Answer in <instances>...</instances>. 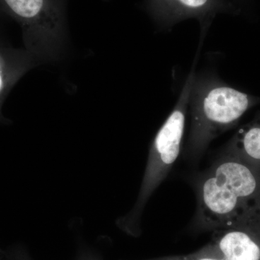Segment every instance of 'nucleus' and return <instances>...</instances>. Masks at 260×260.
I'll return each instance as SVG.
<instances>
[{"instance_id":"f257e3e1","label":"nucleus","mask_w":260,"mask_h":260,"mask_svg":"<svg viewBox=\"0 0 260 260\" xmlns=\"http://www.w3.org/2000/svg\"><path fill=\"white\" fill-rule=\"evenodd\" d=\"M197 210L196 233L234 229L245 216V201L257 191V179L245 164L225 153L192 179Z\"/></svg>"},{"instance_id":"f03ea898","label":"nucleus","mask_w":260,"mask_h":260,"mask_svg":"<svg viewBox=\"0 0 260 260\" xmlns=\"http://www.w3.org/2000/svg\"><path fill=\"white\" fill-rule=\"evenodd\" d=\"M194 83V75L191 74L177 105L159 129L150 147L136 203L128 214L116 220L117 226L132 237H138L141 234L140 219L145 205L168 177L180 153L186 111Z\"/></svg>"},{"instance_id":"7ed1b4c3","label":"nucleus","mask_w":260,"mask_h":260,"mask_svg":"<svg viewBox=\"0 0 260 260\" xmlns=\"http://www.w3.org/2000/svg\"><path fill=\"white\" fill-rule=\"evenodd\" d=\"M191 93V126L185 156L198 162L212 140L236 122L250 102L246 94L220 84L198 90L193 85Z\"/></svg>"},{"instance_id":"20e7f679","label":"nucleus","mask_w":260,"mask_h":260,"mask_svg":"<svg viewBox=\"0 0 260 260\" xmlns=\"http://www.w3.org/2000/svg\"><path fill=\"white\" fill-rule=\"evenodd\" d=\"M148 6L155 18L167 26L189 18L207 23L225 8L223 0H148Z\"/></svg>"},{"instance_id":"39448f33","label":"nucleus","mask_w":260,"mask_h":260,"mask_svg":"<svg viewBox=\"0 0 260 260\" xmlns=\"http://www.w3.org/2000/svg\"><path fill=\"white\" fill-rule=\"evenodd\" d=\"M202 249L224 260H260L259 243L244 231L234 229L213 232L211 240Z\"/></svg>"},{"instance_id":"423d86ee","label":"nucleus","mask_w":260,"mask_h":260,"mask_svg":"<svg viewBox=\"0 0 260 260\" xmlns=\"http://www.w3.org/2000/svg\"><path fill=\"white\" fill-rule=\"evenodd\" d=\"M17 18L39 25H55L61 18V0H2Z\"/></svg>"},{"instance_id":"0eeeda50","label":"nucleus","mask_w":260,"mask_h":260,"mask_svg":"<svg viewBox=\"0 0 260 260\" xmlns=\"http://www.w3.org/2000/svg\"><path fill=\"white\" fill-rule=\"evenodd\" d=\"M242 147L249 158L260 161V126H252L244 133Z\"/></svg>"},{"instance_id":"6e6552de","label":"nucleus","mask_w":260,"mask_h":260,"mask_svg":"<svg viewBox=\"0 0 260 260\" xmlns=\"http://www.w3.org/2000/svg\"><path fill=\"white\" fill-rule=\"evenodd\" d=\"M144 260H224L207 254L202 249L183 255L162 256Z\"/></svg>"},{"instance_id":"1a4fd4ad","label":"nucleus","mask_w":260,"mask_h":260,"mask_svg":"<svg viewBox=\"0 0 260 260\" xmlns=\"http://www.w3.org/2000/svg\"><path fill=\"white\" fill-rule=\"evenodd\" d=\"M80 260H99L97 259L96 257H95V256H93V255H88V254H85V255H84L83 256V257H82V259H80Z\"/></svg>"},{"instance_id":"9d476101","label":"nucleus","mask_w":260,"mask_h":260,"mask_svg":"<svg viewBox=\"0 0 260 260\" xmlns=\"http://www.w3.org/2000/svg\"><path fill=\"white\" fill-rule=\"evenodd\" d=\"M2 85V79H1V76H0V88H1Z\"/></svg>"}]
</instances>
